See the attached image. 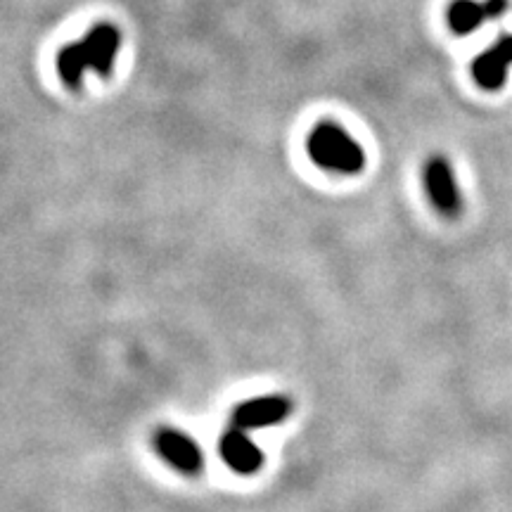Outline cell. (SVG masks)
Returning a JSON list of instances; mask_svg holds the SVG:
<instances>
[{
  "mask_svg": "<svg viewBox=\"0 0 512 512\" xmlns=\"http://www.w3.org/2000/svg\"><path fill=\"white\" fill-rule=\"evenodd\" d=\"M311 162L330 174L356 176L366 169V150L342 126L323 121L306 140Z\"/></svg>",
  "mask_w": 512,
  "mask_h": 512,
  "instance_id": "obj_1",
  "label": "cell"
},
{
  "mask_svg": "<svg viewBox=\"0 0 512 512\" xmlns=\"http://www.w3.org/2000/svg\"><path fill=\"white\" fill-rule=\"evenodd\" d=\"M294 403L290 396L283 394H268V396H256V399L242 401L240 406H235L233 427L252 432V430H264V427H273L285 422L292 415Z\"/></svg>",
  "mask_w": 512,
  "mask_h": 512,
  "instance_id": "obj_2",
  "label": "cell"
},
{
  "mask_svg": "<svg viewBox=\"0 0 512 512\" xmlns=\"http://www.w3.org/2000/svg\"><path fill=\"white\" fill-rule=\"evenodd\" d=\"M425 190L430 197L432 207L439 211L441 216H458L463 211V195H460L458 181L453 176L451 164L444 157H432L425 164Z\"/></svg>",
  "mask_w": 512,
  "mask_h": 512,
  "instance_id": "obj_3",
  "label": "cell"
},
{
  "mask_svg": "<svg viewBox=\"0 0 512 512\" xmlns=\"http://www.w3.org/2000/svg\"><path fill=\"white\" fill-rule=\"evenodd\" d=\"M155 448L157 453L171 467H176L183 475H197L204 467L202 448L190 434L176 427H159L155 432Z\"/></svg>",
  "mask_w": 512,
  "mask_h": 512,
  "instance_id": "obj_4",
  "label": "cell"
},
{
  "mask_svg": "<svg viewBox=\"0 0 512 512\" xmlns=\"http://www.w3.org/2000/svg\"><path fill=\"white\" fill-rule=\"evenodd\" d=\"M83 53L95 74L110 76L121 50V31L110 22H100L83 36Z\"/></svg>",
  "mask_w": 512,
  "mask_h": 512,
  "instance_id": "obj_5",
  "label": "cell"
},
{
  "mask_svg": "<svg viewBox=\"0 0 512 512\" xmlns=\"http://www.w3.org/2000/svg\"><path fill=\"white\" fill-rule=\"evenodd\" d=\"M219 453L223 463L238 475H256L264 467V453H261L259 444L240 427H230L228 432H223Z\"/></svg>",
  "mask_w": 512,
  "mask_h": 512,
  "instance_id": "obj_6",
  "label": "cell"
},
{
  "mask_svg": "<svg viewBox=\"0 0 512 512\" xmlns=\"http://www.w3.org/2000/svg\"><path fill=\"white\" fill-rule=\"evenodd\" d=\"M508 69L510 62L498 53V50L491 46L486 48L484 53H479L472 62V79L479 88L484 91H498L503 88V83L508 81Z\"/></svg>",
  "mask_w": 512,
  "mask_h": 512,
  "instance_id": "obj_7",
  "label": "cell"
},
{
  "mask_svg": "<svg viewBox=\"0 0 512 512\" xmlns=\"http://www.w3.org/2000/svg\"><path fill=\"white\" fill-rule=\"evenodd\" d=\"M55 64H57V74H60V81L67 88H72V91H79L83 86V79H86V72L91 69L88 67L81 41L64 46L60 53H57Z\"/></svg>",
  "mask_w": 512,
  "mask_h": 512,
  "instance_id": "obj_8",
  "label": "cell"
},
{
  "mask_svg": "<svg viewBox=\"0 0 512 512\" xmlns=\"http://www.w3.org/2000/svg\"><path fill=\"white\" fill-rule=\"evenodd\" d=\"M446 22L453 34H472V31H477L486 22L484 3H477V0H453V3L448 5Z\"/></svg>",
  "mask_w": 512,
  "mask_h": 512,
  "instance_id": "obj_9",
  "label": "cell"
},
{
  "mask_svg": "<svg viewBox=\"0 0 512 512\" xmlns=\"http://www.w3.org/2000/svg\"><path fill=\"white\" fill-rule=\"evenodd\" d=\"M510 8V0H484V12L486 19H496L501 17L505 10Z\"/></svg>",
  "mask_w": 512,
  "mask_h": 512,
  "instance_id": "obj_10",
  "label": "cell"
},
{
  "mask_svg": "<svg viewBox=\"0 0 512 512\" xmlns=\"http://www.w3.org/2000/svg\"><path fill=\"white\" fill-rule=\"evenodd\" d=\"M494 48L505 57V60H508V62L512 64V34H503V36L498 38V41L494 43Z\"/></svg>",
  "mask_w": 512,
  "mask_h": 512,
  "instance_id": "obj_11",
  "label": "cell"
}]
</instances>
